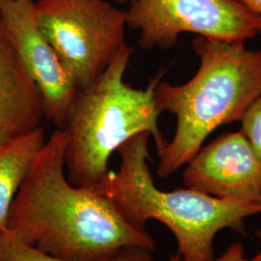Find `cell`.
Wrapping results in <instances>:
<instances>
[{
	"mask_svg": "<svg viewBox=\"0 0 261 261\" xmlns=\"http://www.w3.org/2000/svg\"><path fill=\"white\" fill-rule=\"evenodd\" d=\"M67 141L65 130L56 129L38 152L11 204L8 230L68 260H106L129 247L154 251L153 237L129 224L108 196L68 181Z\"/></svg>",
	"mask_w": 261,
	"mask_h": 261,
	"instance_id": "1",
	"label": "cell"
},
{
	"mask_svg": "<svg viewBox=\"0 0 261 261\" xmlns=\"http://www.w3.org/2000/svg\"><path fill=\"white\" fill-rule=\"evenodd\" d=\"M246 42L196 36L193 47L198 70L188 83L160 82L155 88L159 112L176 116V132L159 154L157 174L169 177L196 156L207 137L220 126L240 121L261 96V49Z\"/></svg>",
	"mask_w": 261,
	"mask_h": 261,
	"instance_id": "2",
	"label": "cell"
},
{
	"mask_svg": "<svg viewBox=\"0 0 261 261\" xmlns=\"http://www.w3.org/2000/svg\"><path fill=\"white\" fill-rule=\"evenodd\" d=\"M150 138V133L144 132L122 144L117 149L121 158L119 170H110L98 192L140 230H146L149 220L165 224L174 235L178 254L184 259H214L217 233L230 228L246 236L245 220L261 214V204L229 202L188 188L160 190L147 164Z\"/></svg>",
	"mask_w": 261,
	"mask_h": 261,
	"instance_id": "3",
	"label": "cell"
},
{
	"mask_svg": "<svg viewBox=\"0 0 261 261\" xmlns=\"http://www.w3.org/2000/svg\"><path fill=\"white\" fill-rule=\"evenodd\" d=\"M134 48L124 44L93 84L80 89L64 130L68 141L64 165L68 181L76 187L99 191L110 172L113 152L136 135L148 132L158 155L168 144L159 129L155 88L164 72L145 89L124 83Z\"/></svg>",
	"mask_w": 261,
	"mask_h": 261,
	"instance_id": "4",
	"label": "cell"
},
{
	"mask_svg": "<svg viewBox=\"0 0 261 261\" xmlns=\"http://www.w3.org/2000/svg\"><path fill=\"white\" fill-rule=\"evenodd\" d=\"M38 28L80 89L102 75L125 43V11L106 0H38Z\"/></svg>",
	"mask_w": 261,
	"mask_h": 261,
	"instance_id": "5",
	"label": "cell"
},
{
	"mask_svg": "<svg viewBox=\"0 0 261 261\" xmlns=\"http://www.w3.org/2000/svg\"><path fill=\"white\" fill-rule=\"evenodd\" d=\"M127 28L140 31L143 49H169L181 33L224 42H246L260 33L261 20L236 0H130Z\"/></svg>",
	"mask_w": 261,
	"mask_h": 261,
	"instance_id": "6",
	"label": "cell"
},
{
	"mask_svg": "<svg viewBox=\"0 0 261 261\" xmlns=\"http://www.w3.org/2000/svg\"><path fill=\"white\" fill-rule=\"evenodd\" d=\"M0 16L28 75L42 95L44 116L64 130L80 87L42 35L33 0H0Z\"/></svg>",
	"mask_w": 261,
	"mask_h": 261,
	"instance_id": "7",
	"label": "cell"
},
{
	"mask_svg": "<svg viewBox=\"0 0 261 261\" xmlns=\"http://www.w3.org/2000/svg\"><path fill=\"white\" fill-rule=\"evenodd\" d=\"M188 189L219 199L261 204V163L242 132L220 136L186 165Z\"/></svg>",
	"mask_w": 261,
	"mask_h": 261,
	"instance_id": "8",
	"label": "cell"
},
{
	"mask_svg": "<svg viewBox=\"0 0 261 261\" xmlns=\"http://www.w3.org/2000/svg\"><path fill=\"white\" fill-rule=\"evenodd\" d=\"M43 116L42 95L0 16V145L36 129Z\"/></svg>",
	"mask_w": 261,
	"mask_h": 261,
	"instance_id": "9",
	"label": "cell"
},
{
	"mask_svg": "<svg viewBox=\"0 0 261 261\" xmlns=\"http://www.w3.org/2000/svg\"><path fill=\"white\" fill-rule=\"evenodd\" d=\"M46 141V130L39 126L0 145V230L8 229L11 204Z\"/></svg>",
	"mask_w": 261,
	"mask_h": 261,
	"instance_id": "10",
	"label": "cell"
},
{
	"mask_svg": "<svg viewBox=\"0 0 261 261\" xmlns=\"http://www.w3.org/2000/svg\"><path fill=\"white\" fill-rule=\"evenodd\" d=\"M0 261H74L58 258L23 242L10 230H0ZM103 261H153V251L129 247Z\"/></svg>",
	"mask_w": 261,
	"mask_h": 261,
	"instance_id": "11",
	"label": "cell"
},
{
	"mask_svg": "<svg viewBox=\"0 0 261 261\" xmlns=\"http://www.w3.org/2000/svg\"><path fill=\"white\" fill-rule=\"evenodd\" d=\"M241 132L261 163V96L244 112Z\"/></svg>",
	"mask_w": 261,
	"mask_h": 261,
	"instance_id": "12",
	"label": "cell"
},
{
	"mask_svg": "<svg viewBox=\"0 0 261 261\" xmlns=\"http://www.w3.org/2000/svg\"><path fill=\"white\" fill-rule=\"evenodd\" d=\"M168 261H188L184 259L180 254L172 255ZM211 261H261V251L254 257L247 258L245 256V249L241 242H235L230 244L226 251L218 258Z\"/></svg>",
	"mask_w": 261,
	"mask_h": 261,
	"instance_id": "13",
	"label": "cell"
},
{
	"mask_svg": "<svg viewBox=\"0 0 261 261\" xmlns=\"http://www.w3.org/2000/svg\"><path fill=\"white\" fill-rule=\"evenodd\" d=\"M261 20V0H236ZM261 33V31H260Z\"/></svg>",
	"mask_w": 261,
	"mask_h": 261,
	"instance_id": "14",
	"label": "cell"
},
{
	"mask_svg": "<svg viewBox=\"0 0 261 261\" xmlns=\"http://www.w3.org/2000/svg\"><path fill=\"white\" fill-rule=\"evenodd\" d=\"M118 3H126V2H130V0H116Z\"/></svg>",
	"mask_w": 261,
	"mask_h": 261,
	"instance_id": "15",
	"label": "cell"
},
{
	"mask_svg": "<svg viewBox=\"0 0 261 261\" xmlns=\"http://www.w3.org/2000/svg\"><path fill=\"white\" fill-rule=\"evenodd\" d=\"M256 235L258 236L259 239H261V229H257V230H256Z\"/></svg>",
	"mask_w": 261,
	"mask_h": 261,
	"instance_id": "16",
	"label": "cell"
},
{
	"mask_svg": "<svg viewBox=\"0 0 261 261\" xmlns=\"http://www.w3.org/2000/svg\"><path fill=\"white\" fill-rule=\"evenodd\" d=\"M260 240H261V239H260Z\"/></svg>",
	"mask_w": 261,
	"mask_h": 261,
	"instance_id": "17",
	"label": "cell"
}]
</instances>
